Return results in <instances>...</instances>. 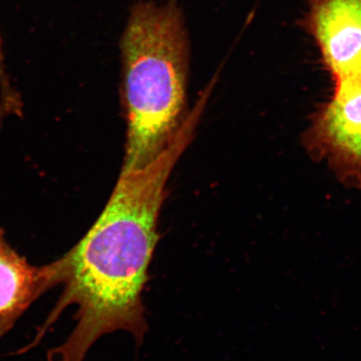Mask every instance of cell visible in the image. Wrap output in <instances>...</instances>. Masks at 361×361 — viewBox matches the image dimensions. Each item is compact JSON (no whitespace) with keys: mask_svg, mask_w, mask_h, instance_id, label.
<instances>
[{"mask_svg":"<svg viewBox=\"0 0 361 361\" xmlns=\"http://www.w3.org/2000/svg\"><path fill=\"white\" fill-rule=\"evenodd\" d=\"M203 110L204 104L197 103L175 141L153 163L122 171L94 224L59 259L63 294L28 349L71 305L77 306L75 329L49 350L47 361H84L101 337L116 331L129 332L142 345L149 329L142 291L158 243L166 186L193 140Z\"/></svg>","mask_w":361,"mask_h":361,"instance_id":"6da1fadb","label":"cell"},{"mask_svg":"<svg viewBox=\"0 0 361 361\" xmlns=\"http://www.w3.org/2000/svg\"><path fill=\"white\" fill-rule=\"evenodd\" d=\"M189 37L178 0L137 1L121 39L127 142L122 171L139 170L173 144L190 115Z\"/></svg>","mask_w":361,"mask_h":361,"instance_id":"7a4b0ae2","label":"cell"},{"mask_svg":"<svg viewBox=\"0 0 361 361\" xmlns=\"http://www.w3.org/2000/svg\"><path fill=\"white\" fill-rule=\"evenodd\" d=\"M303 144L316 160H326L348 186L361 188V73L334 82L329 101L317 106Z\"/></svg>","mask_w":361,"mask_h":361,"instance_id":"3957f363","label":"cell"},{"mask_svg":"<svg viewBox=\"0 0 361 361\" xmlns=\"http://www.w3.org/2000/svg\"><path fill=\"white\" fill-rule=\"evenodd\" d=\"M300 25L332 82L361 73V0H308Z\"/></svg>","mask_w":361,"mask_h":361,"instance_id":"277c9868","label":"cell"},{"mask_svg":"<svg viewBox=\"0 0 361 361\" xmlns=\"http://www.w3.org/2000/svg\"><path fill=\"white\" fill-rule=\"evenodd\" d=\"M61 284L59 260L33 266L6 241L0 229V338L39 297Z\"/></svg>","mask_w":361,"mask_h":361,"instance_id":"5b68a950","label":"cell"}]
</instances>
